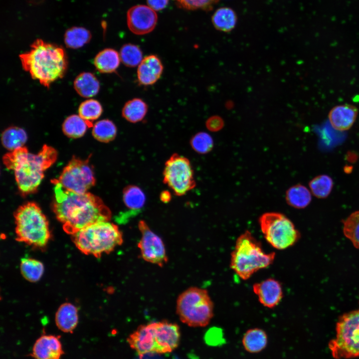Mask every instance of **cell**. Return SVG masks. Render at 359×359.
<instances>
[{
    "label": "cell",
    "instance_id": "obj_18",
    "mask_svg": "<svg viewBox=\"0 0 359 359\" xmlns=\"http://www.w3.org/2000/svg\"><path fill=\"white\" fill-rule=\"evenodd\" d=\"M359 113L358 108L350 104L338 105L329 111L328 117L332 127L336 130H349L355 122Z\"/></svg>",
    "mask_w": 359,
    "mask_h": 359
},
{
    "label": "cell",
    "instance_id": "obj_8",
    "mask_svg": "<svg viewBox=\"0 0 359 359\" xmlns=\"http://www.w3.org/2000/svg\"><path fill=\"white\" fill-rule=\"evenodd\" d=\"M336 336L328 344L334 358L359 357V310L341 316L336 325Z\"/></svg>",
    "mask_w": 359,
    "mask_h": 359
},
{
    "label": "cell",
    "instance_id": "obj_10",
    "mask_svg": "<svg viewBox=\"0 0 359 359\" xmlns=\"http://www.w3.org/2000/svg\"><path fill=\"white\" fill-rule=\"evenodd\" d=\"M163 175L164 182L177 195H184L195 186L189 160L178 154L172 155L167 161Z\"/></svg>",
    "mask_w": 359,
    "mask_h": 359
},
{
    "label": "cell",
    "instance_id": "obj_32",
    "mask_svg": "<svg viewBox=\"0 0 359 359\" xmlns=\"http://www.w3.org/2000/svg\"><path fill=\"white\" fill-rule=\"evenodd\" d=\"M123 197L126 206L135 210L142 208L146 201V197L143 191L140 188L134 185H130L124 188Z\"/></svg>",
    "mask_w": 359,
    "mask_h": 359
},
{
    "label": "cell",
    "instance_id": "obj_12",
    "mask_svg": "<svg viewBox=\"0 0 359 359\" xmlns=\"http://www.w3.org/2000/svg\"><path fill=\"white\" fill-rule=\"evenodd\" d=\"M138 227L141 238L138 243L142 258L147 262L163 267L168 258L162 239L151 230L146 222L140 220Z\"/></svg>",
    "mask_w": 359,
    "mask_h": 359
},
{
    "label": "cell",
    "instance_id": "obj_33",
    "mask_svg": "<svg viewBox=\"0 0 359 359\" xmlns=\"http://www.w3.org/2000/svg\"><path fill=\"white\" fill-rule=\"evenodd\" d=\"M309 185L312 193L319 198H326L333 187V181L328 175L318 176L310 180Z\"/></svg>",
    "mask_w": 359,
    "mask_h": 359
},
{
    "label": "cell",
    "instance_id": "obj_4",
    "mask_svg": "<svg viewBox=\"0 0 359 359\" xmlns=\"http://www.w3.org/2000/svg\"><path fill=\"white\" fill-rule=\"evenodd\" d=\"M276 253H266L261 243L249 231L237 239L231 253L230 267L242 280L248 279L254 273L273 262Z\"/></svg>",
    "mask_w": 359,
    "mask_h": 359
},
{
    "label": "cell",
    "instance_id": "obj_26",
    "mask_svg": "<svg viewBox=\"0 0 359 359\" xmlns=\"http://www.w3.org/2000/svg\"><path fill=\"white\" fill-rule=\"evenodd\" d=\"M148 109V105L144 101L140 98H135L125 104L122 110V115L129 122L137 123L145 118Z\"/></svg>",
    "mask_w": 359,
    "mask_h": 359
},
{
    "label": "cell",
    "instance_id": "obj_28",
    "mask_svg": "<svg viewBox=\"0 0 359 359\" xmlns=\"http://www.w3.org/2000/svg\"><path fill=\"white\" fill-rule=\"evenodd\" d=\"M91 38V34L88 29L82 27L75 26L66 31L64 41L67 47L77 49L88 43Z\"/></svg>",
    "mask_w": 359,
    "mask_h": 359
},
{
    "label": "cell",
    "instance_id": "obj_19",
    "mask_svg": "<svg viewBox=\"0 0 359 359\" xmlns=\"http://www.w3.org/2000/svg\"><path fill=\"white\" fill-rule=\"evenodd\" d=\"M164 69L163 63L156 55L145 57L137 69V79L140 85L149 86L155 84L160 78Z\"/></svg>",
    "mask_w": 359,
    "mask_h": 359
},
{
    "label": "cell",
    "instance_id": "obj_21",
    "mask_svg": "<svg viewBox=\"0 0 359 359\" xmlns=\"http://www.w3.org/2000/svg\"><path fill=\"white\" fill-rule=\"evenodd\" d=\"M120 61V54L116 50L105 48L96 55L94 64L100 72L112 73L118 69Z\"/></svg>",
    "mask_w": 359,
    "mask_h": 359
},
{
    "label": "cell",
    "instance_id": "obj_42",
    "mask_svg": "<svg viewBox=\"0 0 359 359\" xmlns=\"http://www.w3.org/2000/svg\"><path fill=\"white\" fill-rule=\"evenodd\" d=\"M160 198L162 201L167 202L169 201L171 198V194L167 191H164L161 193Z\"/></svg>",
    "mask_w": 359,
    "mask_h": 359
},
{
    "label": "cell",
    "instance_id": "obj_13",
    "mask_svg": "<svg viewBox=\"0 0 359 359\" xmlns=\"http://www.w3.org/2000/svg\"><path fill=\"white\" fill-rule=\"evenodd\" d=\"M127 17L129 29L137 35H144L153 31L158 20L155 11L143 4L131 7L128 10Z\"/></svg>",
    "mask_w": 359,
    "mask_h": 359
},
{
    "label": "cell",
    "instance_id": "obj_9",
    "mask_svg": "<svg viewBox=\"0 0 359 359\" xmlns=\"http://www.w3.org/2000/svg\"><path fill=\"white\" fill-rule=\"evenodd\" d=\"M259 221L265 239L277 249L283 250L293 245L300 237L293 222L280 213H265Z\"/></svg>",
    "mask_w": 359,
    "mask_h": 359
},
{
    "label": "cell",
    "instance_id": "obj_24",
    "mask_svg": "<svg viewBox=\"0 0 359 359\" xmlns=\"http://www.w3.org/2000/svg\"><path fill=\"white\" fill-rule=\"evenodd\" d=\"M237 20L236 12L228 7H221L217 9L211 17V21L215 28L225 32L231 31L235 27Z\"/></svg>",
    "mask_w": 359,
    "mask_h": 359
},
{
    "label": "cell",
    "instance_id": "obj_23",
    "mask_svg": "<svg viewBox=\"0 0 359 359\" xmlns=\"http://www.w3.org/2000/svg\"><path fill=\"white\" fill-rule=\"evenodd\" d=\"M74 87L81 96L89 98L96 95L100 89V83L96 77L90 72H82L74 81Z\"/></svg>",
    "mask_w": 359,
    "mask_h": 359
},
{
    "label": "cell",
    "instance_id": "obj_11",
    "mask_svg": "<svg viewBox=\"0 0 359 359\" xmlns=\"http://www.w3.org/2000/svg\"><path fill=\"white\" fill-rule=\"evenodd\" d=\"M57 180L65 189L80 194L87 192L95 184L89 158L82 160L73 157Z\"/></svg>",
    "mask_w": 359,
    "mask_h": 359
},
{
    "label": "cell",
    "instance_id": "obj_37",
    "mask_svg": "<svg viewBox=\"0 0 359 359\" xmlns=\"http://www.w3.org/2000/svg\"><path fill=\"white\" fill-rule=\"evenodd\" d=\"M193 149L200 154H205L210 152L213 148L212 138L208 133L198 132L194 135L190 140Z\"/></svg>",
    "mask_w": 359,
    "mask_h": 359
},
{
    "label": "cell",
    "instance_id": "obj_27",
    "mask_svg": "<svg viewBox=\"0 0 359 359\" xmlns=\"http://www.w3.org/2000/svg\"><path fill=\"white\" fill-rule=\"evenodd\" d=\"M286 199L290 206L296 208H304L311 202L312 195L311 192L306 186L298 184L287 190Z\"/></svg>",
    "mask_w": 359,
    "mask_h": 359
},
{
    "label": "cell",
    "instance_id": "obj_1",
    "mask_svg": "<svg viewBox=\"0 0 359 359\" xmlns=\"http://www.w3.org/2000/svg\"><path fill=\"white\" fill-rule=\"evenodd\" d=\"M52 209L64 231L73 235L96 222L110 221L111 211L98 196L90 192L77 193L65 189L53 180Z\"/></svg>",
    "mask_w": 359,
    "mask_h": 359
},
{
    "label": "cell",
    "instance_id": "obj_30",
    "mask_svg": "<svg viewBox=\"0 0 359 359\" xmlns=\"http://www.w3.org/2000/svg\"><path fill=\"white\" fill-rule=\"evenodd\" d=\"M20 272L23 277L31 282L38 281L44 272V266L39 261L30 258H23L20 260Z\"/></svg>",
    "mask_w": 359,
    "mask_h": 359
},
{
    "label": "cell",
    "instance_id": "obj_40",
    "mask_svg": "<svg viewBox=\"0 0 359 359\" xmlns=\"http://www.w3.org/2000/svg\"><path fill=\"white\" fill-rule=\"evenodd\" d=\"M224 126L223 119L218 116H213L209 118L206 122L207 128L212 132H217L221 130Z\"/></svg>",
    "mask_w": 359,
    "mask_h": 359
},
{
    "label": "cell",
    "instance_id": "obj_2",
    "mask_svg": "<svg viewBox=\"0 0 359 359\" xmlns=\"http://www.w3.org/2000/svg\"><path fill=\"white\" fill-rule=\"evenodd\" d=\"M57 157L55 149L44 145L37 154L23 147L6 154L2 161L7 169L13 171L19 191L27 194L36 191L44 172L55 162Z\"/></svg>",
    "mask_w": 359,
    "mask_h": 359
},
{
    "label": "cell",
    "instance_id": "obj_34",
    "mask_svg": "<svg viewBox=\"0 0 359 359\" xmlns=\"http://www.w3.org/2000/svg\"><path fill=\"white\" fill-rule=\"evenodd\" d=\"M122 62L129 67L138 66L143 60V52L137 45L127 43L123 45L120 51Z\"/></svg>",
    "mask_w": 359,
    "mask_h": 359
},
{
    "label": "cell",
    "instance_id": "obj_39",
    "mask_svg": "<svg viewBox=\"0 0 359 359\" xmlns=\"http://www.w3.org/2000/svg\"><path fill=\"white\" fill-rule=\"evenodd\" d=\"M204 341L207 345L212 346L222 344L223 342L222 332L219 328H211L206 333Z\"/></svg>",
    "mask_w": 359,
    "mask_h": 359
},
{
    "label": "cell",
    "instance_id": "obj_7",
    "mask_svg": "<svg viewBox=\"0 0 359 359\" xmlns=\"http://www.w3.org/2000/svg\"><path fill=\"white\" fill-rule=\"evenodd\" d=\"M213 308L208 291L196 287L184 290L177 300V313L180 321L189 327L207 326L213 316Z\"/></svg>",
    "mask_w": 359,
    "mask_h": 359
},
{
    "label": "cell",
    "instance_id": "obj_20",
    "mask_svg": "<svg viewBox=\"0 0 359 359\" xmlns=\"http://www.w3.org/2000/svg\"><path fill=\"white\" fill-rule=\"evenodd\" d=\"M55 321L56 326L62 332L72 333L78 323L77 308L69 303L62 304L55 314Z\"/></svg>",
    "mask_w": 359,
    "mask_h": 359
},
{
    "label": "cell",
    "instance_id": "obj_17",
    "mask_svg": "<svg viewBox=\"0 0 359 359\" xmlns=\"http://www.w3.org/2000/svg\"><path fill=\"white\" fill-rule=\"evenodd\" d=\"M253 291L260 304L268 308L276 307L283 296L280 283L273 278H268L254 284Z\"/></svg>",
    "mask_w": 359,
    "mask_h": 359
},
{
    "label": "cell",
    "instance_id": "obj_5",
    "mask_svg": "<svg viewBox=\"0 0 359 359\" xmlns=\"http://www.w3.org/2000/svg\"><path fill=\"white\" fill-rule=\"evenodd\" d=\"M72 240L81 252L96 257L109 253L123 242L118 226L109 221L96 222L81 229L72 235Z\"/></svg>",
    "mask_w": 359,
    "mask_h": 359
},
{
    "label": "cell",
    "instance_id": "obj_41",
    "mask_svg": "<svg viewBox=\"0 0 359 359\" xmlns=\"http://www.w3.org/2000/svg\"><path fill=\"white\" fill-rule=\"evenodd\" d=\"M148 6L155 11H159L165 8L169 0H147Z\"/></svg>",
    "mask_w": 359,
    "mask_h": 359
},
{
    "label": "cell",
    "instance_id": "obj_29",
    "mask_svg": "<svg viewBox=\"0 0 359 359\" xmlns=\"http://www.w3.org/2000/svg\"><path fill=\"white\" fill-rule=\"evenodd\" d=\"M88 127H89L88 123L79 115H72L64 120L62 128L67 137L78 138L85 134Z\"/></svg>",
    "mask_w": 359,
    "mask_h": 359
},
{
    "label": "cell",
    "instance_id": "obj_14",
    "mask_svg": "<svg viewBox=\"0 0 359 359\" xmlns=\"http://www.w3.org/2000/svg\"><path fill=\"white\" fill-rule=\"evenodd\" d=\"M157 354L172 352L180 344L179 326L167 321L153 322Z\"/></svg>",
    "mask_w": 359,
    "mask_h": 359
},
{
    "label": "cell",
    "instance_id": "obj_15",
    "mask_svg": "<svg viewBox=\"0 0 359 359\" xmlns=\"http://www.w3.org/2000/svg\"><path fill=\"white\" fill-rule=\"evenodd\" d=\"M127 340L141 359L147 354H157L153 322L140 325Z\"/></svg>",
    "mask_w": 359,
    "mask_h": 359
},
{
    "label": "cell",
    "instance_id": "obj_25",
    "mask_svg": "<svg viewBox=\"0 0 359 359\" xmlns=\"http://www.w3.org/2000/svg\"><path fill=\"white\" fill-rule=\"evenodd\" d=\"M27 139L25 131L15 126L9 127L5 129L1 136L2 145L10 152L23 147Z\"/></svg>",
    "mask_w": 359,
    "mask_h": 359
},
{
    "label": "cell",
    "instance_id": "obj_31",
    "mask_svg": "<svg viewBox=\"0 0 359 359\" xmlns=\"http://www.w3.org/2000/svg\"><path fill=\"white\" fill-rule=\"evenodd\" d=\"M117 131V127L112 121L103 119L97 122L93 126L92 135L97 140L108 143L115 139Z\"/></svg>",
    "mask_w": 359,
    "mask_h": 359
},
{
    "label": "cell",
    "instance_id": "obj_6",
    "mask_svg": "<svg viewBox=\"0 0 359 359\" xmlns=\"http://www.w3.org/2000/svg\"><path fill=\"white\" fill-rule=\"evenodd\" d=\"M16 239L35 247L43 248L50 238L48 221L33 202L20 206L14 213Z\"/></svg>",
    "mask_w": 359,
    "mask_h": 359
},
{
    "label": "cell",
    "instance_id": "obj_38",
    "mask_svg": "<svg viewBox=\"0 0 359 359\" xmlns=\"http://www.w3.org/2000/svg\"><path fill=\"white\" fill-rule=\"evenodd\" d=\"M177 5L187 10H210L219 0H175Z\"/></svg>",
    "mask_w": 359,
    "mask_h": 359
},
{
    "label": "cell",
    "instance_id": "obj_16",
    "mask_svg": "<svg viewBox=\"0 0 359 359\" xmlns=\"http://www.w3.org/2000/svg\"><path fill=\"white\" fill-rule=\"evenodd\" d=\"M63 354L59 336L43 335L35 342L30 355L34 359H60Z\"/></svg>",
    "mask_w": 359,
    "mask_h": 359
},
{
    "label": "cell",
    "instance_id": "obj_36",
    "mask_svg": "<svg viewBox=\"0 0 359 359\" xmlns=\"http://www.w3.org/2000/svg\"><path fill=\"white\" fill-rule=\"evenodd\" d=\"M343 232L354 246L359 249V210L353 212L343 221Z\"/></svg>",
    "mask_w": 359,
    "mask_h": 359
},
{
    "label": "cell",
    "instance_id": "obj_35",
    "mask_svg": "<svg viewBox=\"0 0 359 359\" xmlns=\"http://www.w3.org/2000/svg\"><path fill=\"white\" fill-rule=\"evenodd\" d=\"M103 108L101 104L94 99L84 101L79 106V115L92 127V121L97 119L102 114Z\"/></svg>",
    "mask_w": 359,
    "mask_h": 359
},
{
    "label": "cell",
    "instance_id": "obj_22",
    "mask_svg": "<svg viewBox=\"0 0 359 359\" xmlns=\"http://www.w3.org/2000/svg\"><path fill=\"white\" fill-rule=\"evenodd\" d=\"M242 343L247 352L252 354L258 353L266 347L268 337L266 332L261 329H250L244 334Z\"/></svg>",
    "mask_w": 359,
    "mask_h": 359
},
{
    "label": "cell",
    "instance_id": "obj_3",
    "mask_svg": "<svg viewBox=\"0 0 359 359\" xmlns=\"http://www.w3.org/2000/svg\"><path fill=\"white\" fill-rule=\"evenodd\" d=\"M19 58L23 69L47 88L62 78L67 69V57L64 49L40 39L35 40L30 49L20 54Z\"/></svg>",
    "mask_w": 359,
    "mask_h": 359
}]
</instances>
